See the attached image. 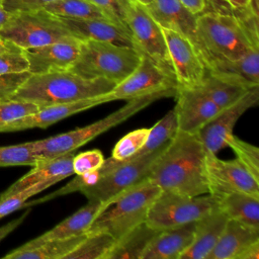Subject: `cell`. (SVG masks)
I'll use <instances>...</instances> for the list:
<instances>
[{
  "instance_id": "d6986e66",
  "label": "cell",
  "mask_w": 259,
  "mask_h": 259,
  "mask_svg": "<svg viewBox=\"0 0 259 259\" xmlns=\"http://www.w3.org/2000/svg\"><path fill=\"white\" fill-rule=\"evenodd\" d=\"M219 205L194 222L193 239L179 259H207L228 222Z\"/></svg>"
},
{
  "instance_id": "5b68a950",
  "label": "cell",
  "mask_w": 259,
  "mask_h": 259,
  "mask_svg": "<svg viewBox=\"0 0 259 259\" xmlns=\"http://www.w3.org/2000/svg\"><path fill=\"white\" fill-rule=\"evenodd\" d=\"M140 59L141 52L134 47L84 39L69 71L87 79L102 78L118 84L133 73Z\"/></svg>"
},
{
  "instance_id": "7c38bea8",
  "label": "cell",
  "mask_w": 259,
  "mask_h": 259,
  "mask_svg": "<svg viewBox=\"0 0 259 259\" xmlns=\"http://www.w3.org/2000/svg\"><path fill=\"white\" fill-rule=\"evenodd\" d=\"M125 25L132 35L135 48L160 66L171 71L162 26L151 16L144 5L133 1L127 12Z\"/></svg>"
},
{
  "instance_id": "bcb514c9",
  "label": "cell",
  "mask_w": 259,
  "mask_h": 259,
  "mask_svg": "<svg viewBox=\"0 0 259 259\" xmlns=\"http://www.w3.org/2000/svg\"><path fill=\"white\" fill-rule=\"evenodd\" d=\"M259 258V241L248 247L239 257V259H258Z\"/></svg>"
},
{
  "instance_id": "83f0119b",
  "label": "cell",
  "mask_w": 259,
  "mask_h": 259,
  "mask_svg": "<svg viewBox=\"0 0 259 259\" xmlns=\"http://www.w3.org/2000/svg\"><path fill=\"white\" fill-rule=\"evenodd\" d=\"M218 198V205L229 220L259 229V198L243 192H234Z\"/></svg>"
},
{
  "instance_id": "9a60e30c",
  "label": "cell",
  "mask_w": 259,
  "mask_h": 259,
  "mask_svg": "<svg viewBox=\"0 0 259 259\" xmlns=\"http://www.w3.org/2000/svg\"><path fill=\"white\" fill-rule=\"evenodd\" d=\"M175 96L177 130L186 134H197L222 109L198 87L178 86Z\"/></svg>"
},
{
  "instance_id": "d590c367",
  "label": "cell",
  "mask_w": 259,
  "mask_h": 259,
  "mask_svg": "<svg viewBox=\"0 0 259 259\" xmlns=\"http://www.w3.org/2000/svg\"><path fill=\"white\" fill-rule=\"evenodd\" d=\"M149 131L150 128L143 127L126 134L116 143L110 157L121 161L135 156L145 145Z\"/></svg>"
},
{
  "instance_id": "4fadbf2b",
  "label": "cell",
  "mask_w": 259,
  "mask_h": 259,
  "mask_svg": "<svg viewBox=\"0 0 259 259\" xmlns=\"http://www.w3.org/2000/svg\"><path fill=\"white\" fill-rule=\"evenodd\" d=\"M162 29L171 71L178 86H199L207 73V68L196 46L175 30L164 27Z\"/></svg>"
},
{
  "instance_id": "74e56055",
  "label": "cell",
  "mask_w": 259,
  "mask_h": 259,
  "mask_svg": "<svg viewBox=\"0 0 259 259\" xmlns=\"http://www.w3.org/2000/svg\"><path fill=\"white\" fill-rule=\"evenodd\" d=\"M97 8H99L104 15L121 25H125V19L128 9L134 0H89Z\"/></svg>"
},
{
  "instance_id": "ffe728a7",
  "label": "cell",
  "mask_w": 259,
  "mask_h": 259,
  "mask_svg": "<svg viewBox=\"0 0 259 259\" xmlns=\"http://www.w3.org/2000/svg\"><path fill=\"white\" fill-rule=\"evenodd\" d=\"M145 7L162 27L185 35L196 46L197 15L192 13L180 0H152Z\"/></svg>"
},
{
  "instance_id": "52a82bcc",
  "label": "cell",
  "mask_w": 259,
  "mask_h": 259,
  "mask_svg": "<svg viewBox=\"0 0 259 259\" xmlns=\"http://www.w3.org/2000/svg\"><path fill=\"white\" fill-rule=\"evenodd\" d=\"M0 36L27 50L75 35L61 17L40 8L11 13L0 28Z\"/></svg>"
},
{
  "instance_id": "8d00e7d4",
  "label": "cell",
  "mask_w": 259,
  "mask_h": 259,
  "mask_svg": "<svg viewBox=\"0 0 259 259\" xmlns=\"http://www.w3.org/2000/svg\"><path fill=\"white\" fill-rule=\"evenodd\" d=\"M39 109L37 105L27 101L20 100H7L0 101V132H3L4 127L22 117L36 112Z\"/></svg>"
},
{
  "instance_id": "9c48e42d",
  "label": "cell",
  "mask_w": 259,
  "mask_h": 259,
  "mask_svg": "<svg viewBox=\"0 0 259 259\" xmlns=\"http://www.w3.org/2000/svg\"><path fill=\"white\" fill-rule=\"evenodd\" d=\"M218 206V198L209 193L189 196L161 190L149 207L145 222L157 231L194 223Z\"/></svg>"
},
{
  "instance_id": "ba28073f",
  "label": "cell",
  "mask_w": 259,
  "mask_h": 259,
  "mask_svg": "<svg viewBox=\"0 0 259 259\" xmlns=\"http://www.w3.org/2000/svg\"><path fill=\"white\" fill-rule=\"evenodd\" d=\"M164 148L144 157H132L121 161L109 157L98 168L99 180L83 188L80 192L88 200L98 201L103 206L120 193L144 180L152 162Z\"/></svg>"
},
{
  "instance_id": "8992f818",
  "label": "cell",
  "mask_w": 259,
  "mask_h": 259,
  "mask_svg": "<svg viewBox=\"0 0 259 259\" xmlns=\"http://www.w3.org/2000/svg\"><path fill=\"white\" fill-rule=\"evenodd\" d=\"M166 93L149 95L141 98L127 100V103L119 109L113 111L109 115L83 127H79L67 133H63L54 137H50L42 140L29 142L33 152L41 159L54 158L60 155H64L70 152H74L76 149L85 145L89 141L93 140L102 133L109 128L123 122L132 115L136 114L143 108L157 99L163 97H169Z\"/></svg>"
},
{
  "instance_id": "8fae6325",
  "label": "cell",
  "mask_w": 259,
  "mask_h": 259,
  "mask_svg": "<svg viewBox=\"0 0 259 259\" xmlns=\"http://www.w3.org/2000/svg\"><path fill=\"white\" fill-rule=\"evenodd\" d=\"M204 170L208 193L215 197L243 192L259 198V180L237 159L222 160L217 154H205Z\"/></svg>"
},
{
  "instance_id": "7bdbcfd3",
  "label": "cell",
  "mask_w": 259,
  "mask_h": 259,
  "mask_svg": "<svg viewBox=\"0 0 259 259\" xmlns=\"http://www.w3.org/2000/svg\"><path fill=\"white\" fill-rule=\"evenodd\" d=\"M228 9L234 13H258V0H222Z\"/></svg>"
},
{
  "instance_id": "e575fe53",
  "label": "cell",
  "mask_w": 259,
  "mask_h": 259,
  "mask_svg": "<svg viewBox=\"0 0 259 259\" xmlns=\"http://www.w3.org/2000/svg\"><path fill=\"white\" fill-rule=\"evenodd\" d=\"M55 181H42L29 185L28 187L15 192L10 195L0 197V219L8 215L9 213L22 208L26 200L32 195L47 189L48 187L56 184Z\"/></svg>"
},
{
  "instance_id": "4dcf8cb0",
  "label": "cell",
  "mask_w": 259,
  "mask_h": 259,
  "mask_svg": "<svg viewBox=\"0 0 259 259\" xmlns=\"http://www.w3.org/2000/svg\"><path fill=\"white\" fill-rule=\"evenodd\" d=\"M45 9L62 18L108 19L104 13L89 0H55L48 4Z\"/></svg>"
},
{
  "instance_id": "2e32d148",
  "label": "cell",
  "mask_w": 259,
  "mask_h": 259,
  "mask_svg": "<svg viewBox=\"0 0 259 259\" xmlns=\"http://www.w3.org/2000/svg\"><path fill=\"white\" fill-rule=\"evenodd\" d=\"M81 39L67 37L42 47L24 50L28 61V72L31 74L49 71L69 70L80 52Z\"/></svg>"
},
{
  "instance_id": "603a6c76",
  "label": "cell",
  "mask_w": 259,
  "mask_h": 259,
  "mask_svg": "<svg viewBox=\"0 0 259 259\" xmlns=\"http://www.w3.org/2000/svg\"><path fill=\"white\" fill-rule=\"evenodd\" d=\"M259 241V229L228 220L223 233L207 259H239L252 244Z\"/></svg>"
},
{
  "instance_id": "5bb4252c",
  "label": "cell",
  "mask_w": 259,
  "mask_h": 259,
  "mask_svg": "<svg viewBox=\"0 0 259 259\" xmlns=\"http://www.w3.org/2000/svg\"><path fill=\"white\" fill-rule=\"evenodd\" d=\"M259 100V86L248 90L234 104L222 109L210 121L196 134L205 152L217 154L227 147L228 139L233 135V130L239 118Z\"/></svg>"
},
{
  "instance_id": "7dc6e473",
  "label": "cell",
  "mask_w": 259,
  "mask_h": 259,
  "mask_svg": "<svg viewBox=\"0 0 259 259\" xmlns=\"http://www.w3.org/2000/svg\"><path fill=\"white\" fill-rule=\"evenodd\" d=\"M23 50L13 42L3 38L0 36V54L8 53V52H22Z\"/></svg>"
},
{
  "instance_id": "3957f363",
  "label": "cell",
  "mask_w": 259,
  "mask_h": 259,
  "mask_svg": "<svg viewBox=\"0 0 259 259\" xmlns=\"http://www.w3.org/2000/svg\"><path fill=\"white\" fill-rule=\"evenodd\" d=\"M117 84L102 78L87 79L69 70L30 74L10 100L34 103L39 108L100 97Z\"/></svg>"
},
{
  "instance_id": "681fc988",
  "label": "cell",
  "mask_w": 259,
  "mask_h": 259,
  "mask_svg": "<svg viewBox=\"0 0 259 259\" xmlns=\"http://www.w3.org/2000/svg\"><path fill=\"white\" fill-rule=\"evenodd\" d=\"M135 1H137V2H139V3H141L142 5H148V4H150L151 2H152V0H135Z\"/></svg>"
},
{
  "instance_id": "1f68e13d",
  "label": "cell",
  "mask_w": 259,
  "mask_h": 259,
  "mask_svg": "<svg viewBox=\"0 0 259 259\" xmlns=\"http://www.w3.org/2000/svg\"><path fill=\"white\" fill-rule=\"evenodd\" d=\"M115 240L106 233L86 235L65 259H104Z\"/></svg>"
},
{
  "instance_id": "7a4b0ae2",
  "label": "cell",
  "mask_w": 259,
  "mask_h": 259,
  "mask_svg": "<svg viewBox=\"0 0 259 259\" xmlns=\"http://www.w3.org/2000/svg\"><path fill=\"white\" fill-rule=\"evenodd\" d=\"M195 33L205 66L213 61L236 60L259 48L258 13L205 10L196 16Z\"/></svg>"
},
{
  "instance_id": "f907efd6",
  "label": "cell",
  "mask_w": 259,
  "mask_h": 259,
  "mask_svg": "<svg viewBox=\"0 0 259 259\" xmlns=\"http://www.w3.org/2000/svg\"><path fill=\"white\" fill-rule=\"evenodd\" d=\"M219 1H222V0H210L209 2H219Z\"/></svg>"
},
{
  "instance_id": "277c9868",
  "label": "cell",
  "mask_w": 259,
  "mask_h": 259,
  "mask_svg": "<svg viewBox=\"0 0 259 259\" xmlns=\"http://www.w3.org/2000/svg\"><path fill=\"white\" fill-rule=\"evenodd\" d=\"M160 192L159 186L145 178L104 204L85 235L106 233L118 240L145 222L150 205Z\"/></svg>"
},
{
  "instance_id": "ac0fdd59",
  "label": "cell",
  "mask_w": 259,
  "mask_h": 259,
  "mask_svg": "<svg viewBox=\"0 0 259 259\" xmlns=\"http://www.w3.org/2000/svg\"><path fill=\"white\" fill-rule=\"evenodd\" d=\"M62 18V17H61ZM69 30L81 40L107 41L120 46L134 47L135 44L126 26L106 18L70 19L62 18Z\"/></svg>"
},
{
  "instance_id": "b9f144b4",
  "label": "cell",
  "mask_w": 259,
  "mask_h": 259,
  "mask_svg": "<svg viewBox=\"0 0 259 259\" xmlns=\"http://www.w3.org/2000/svg\"><path fill=\"white\" fill-rule=\"evenodd\" d=\"M55 0H2L3 6L9 13L18 11H28L45 8Z\"/></svg>"
},
{
  "instance_id": "f35d334b",
  "label": "cell",
  "mask_w": 259,
  "mask_h": 259,
  "mask_svg": "<svg viewBox=\"0 0 259 259\" xmlns=\"http://www.w3.org/2000/svg\"><path fill=\"white\" fill-rule=\"evenodd\" d=\"M104 160L105 159L102 152L97 149L74 155L72 162L74 174L81 175L90 171H94L102 166Z\"/></svg>"
},
{
  "instance_id": "d4e9b609",
  "label": "cell",
  "mask_w": 259,
  "mask_h": 259,
  "mask_svg": "<svg viewBox=\"0 0 259 259\" xmlns=\"http://www.w3.org/2000/svg\"><path fill=\"white\" fill-rule=\"evenodd\" d=\"M86 235L53 239L46 241H34L33 239L11 250L3 256L5 259H65Z\"/></svg>"
},
{
  "instance_id": "cb8c5ba5",
  "label": "cell",
  "mask_w": 259,
  "mask_h": 259,
  "mask_svg": "<svg viewBox=\"0 0 259 259\" xmlns=\"http://www.w3.org/2000/svg\"><path fill=\"white\" fill-rule=\"evenodd\" d=\"M207 71L248 87L259 86V48H252L236 60L213 61L207 64Z\"/></svg>"
},
{
  "instance_id": "6da1fadb",
  "label": "cell",
  "mask_w": 259,
  "mask_h": 259,
  "mask_svg": "<svg viewBox=\"0 0 259 259\" xmlns=\"http://www.w3.org/2000/svg\"><path fill=\"white\" fill-rule=\"evenodd\" d=\"M205 154L196 134L177 132L152 162L146 179L161 190L189 196L206 194Z\"/></svg>"
},
{
  "instance_id": "836d02e7",
  "label": "cell",
  "mask_w": 259,
  "mask_h": 259,
  "mask_svg": "<svg viewBox=\"0 0 259 259\" xmlns=\"http://www.w3.org/2000/svg\"><path fill=\"white\" fill-rule=\"evenodd\" d=\"M227 147H230L236 154V159L259 180V149L236 136L234 134L228 139Z\"/></svg>"
},
{
  "instance_id": "d6a6232c",
  "label": "cell",
  "mask_w": 259,
  "mask_h": 259,
  "mask_svg": "<svg viewBox=\"0 0 259 259\" xmlns=\"http://www.w3.org/2000/svg\"><path fill=\"white\" fill-rule=\"evenodd\" d=\"M39 160L32 150L29 142L0 147V167L8 166H34Z\"/></svg>"
},
{
  "instance_id": "4316f807",
  "label": "cell",
  "mask_w": 259,
  "mask_h": 259,
  "mask_svg": "<svg viewBox=\"0 0 259 259\" xmlns=\"http://www.w3.org/2000/svg\"><path fill=\"white\" fill-rule=\"evenodd\" d=\"M158 232L146 222L141 223L116 240L104 259H141L143 252Z\"/></svg>"
},
{
  "instance_id": "e0dca14e",
  "label": "cell",
  "mask_w": 259,
  "mask_h": 259,
  "mask_svg": "<svg viewBox=\"0 0 259 259\" xmlns=\"http://www.w3.org/2000/svg\"><path fill=\"white\" fill-rule=\"evenodd\" d=\"M105 103L102 96L84 99L71 103H63L50 105L39 108L36 112L22 116L10 123H8L3 132H16L29 130L34 127L46 128L70 115L87 110L94 106Z\"/></svg>"
},
{
  "instance_id": "44dd1931",
  "label": "cell",
  "mask_w": 259,
  "mask_h": 259,
  "mask_svg": "<svg viewBox=\"0 0 259 259\" xmlns=\"http://www.w3.org/2000/svg\"><path fill=\"white\" fill-rule=\"evenodd\" d=\"M74 152L60 155L54 158L39 160L32 169L15 181L10 187L1 193L0 197L18 192L31 184L42 181L59 182L64 178L74 174L72 162Z\"/></svg>"
},
{
  "instance_id": "7402d4cb",
  "label": "cell",
  "mask_w": 259,
  "mask_h": 259,
  "mask_svg": "<svg viewBox=\"0 0 259 259\" xmlns=\"http://www.w3.org/2000/svg\"><path fill=\"white\" fill-rule=\"evenodd\" d=\"M194 223L159 231L141 259H179L193 239Z\"/></svg>"
},
{
  "instance_id": "f546056e",
  "label": "cell",
  "mask_w": 259,
  "mask_h": 259,
  "mask_svg": "<svg viewBox=\"0 0 259 259\" xmlns=\"http://www.w3.org/2000/svg\"><path fill=\"white\" fill-rule=\"evenodd\" d=\"M177 132L176 117L172 109L150 128L145 145L133 157H144L162 149L175 137Z\"/></svg>"
},
{
  "instance_id": "ab89813d",
  "label": "cell",
  "mask_w": 259,
  "mask_h": 259,
  "mask_svg": "<svg viewBox=\"0 0 259 259\" xmlns=\"http://www.w3.org/2000/svg\"><path fill=\"white\" fill-rule=\"evenodd\" d=\"M28 61L22 52H8L0 54V75L28 71Z\"/></svg>"
},
{
  "instance_id": "30bf717a",
  "label": "cell",
  "mask_w": 259,
  "mask_h": 259,
  "mask_svg": "<svg viewBox=\"0 0 259 259\" xmlns=\"http://www.w3.org/2000/svg\"><path fill=\"white\" fill-rule=\"evenodd\" d=\"M178 83L173 73L141 53V59L123 81L103 95L105 103L113 100H131L149 95L166 93L174 96Z\"/></svg>"
},
{
  "instance_id": "f1b7e54d",
  "label": "cell",
  "mask_w": 259,
  "mask_h": 259,
  "mask_svg": "<svg viewBox=\"0 0 259 259\" xmlns=\"http://www.w3.org/2000/svg\"><path fill=\"white\" fill-rule=\"evenodd\" d=\"M198 87L221 109L234 104L248 90L253 88L208 71Z\"/></svg>"
},
{
  "instance_id": "f6af8a7d",
  "label": "cell",
  "mask_w": 259,
  "mask_h": 259,
  "mask_svg": "<svg viewBox=\"0 0 259 259\" xmlns=\"http://www.w3.org/2000/svg\"><path fill=\"white\" fill-rule=\"evenodd\" d=\"M192 13L199 14L209 8L210 0H180Z\"/></svg>"
},
{
  "instance_id": "ee69618b",
  "label": "cell",
  "mask_w": 259,
  "mask_h": 259,
  "mask_svg": "<svg viewBox=\"0 0 259 259\" xmlns=\"http://www.w3.org/2000/svg\"><path fill=\"white\" fill-rule=\"evenodd\" d=\"M29 213V210H26L24 213H22L20 217L8 222L7 224L3 225L0 227V242L6 238L10 233H12L17 227H19V225L24 221V219L27 217V214Z\"/></svg>"
},
{
  "instance_id": "484cf974",
  "label": "cell",
  "mask_w": 259,
  "mask_h": 259,
  "mask_svg": "<svg viewBox=\"0 0 259 259\" xmlns=\"http://www.w3.org/2000/svg\"><path fill=\"white\" fill-rule=\"evenodd\" d=\"M102 204L98 201L88 200V202L75 211L70 217L63 220L57 226L34 238V241H46L53 239H66L85 235L95 217L101 209Z\"/></svg>"
},
{
  "instance_id": "60d3db41",
  "label": "cell",
  "mask_w": 259,
  "mask_h": 259,
  "mask_svg": "<svg viewBox=\"0 0 259 259\" xmlns=\"http://www.w3.org/2000/svg\"><path fill=\"white\" fill-rule=\"evenodd\" d=\"M31 73L18 72L0 75V101L10 100L16 90L30 76Z\"/></svg>"
},
{
  "instance_id": "c3c4849f",
  "label": "cell",
  "mask_w": 259,
  "mask_h": 259,
  "mask_svg": "<svg viewBox=\"0 0 259 259\" xmlns=\"http://www.w3.org/2000/svg\"><path fill=\"white\" fill-rule=\"evenodd\" d=\"M11 13H9L8 11L5 10L2 0H0V28L5 24V22L7 21V19L9 18Z\"/></svg>"
}]
</instances>
